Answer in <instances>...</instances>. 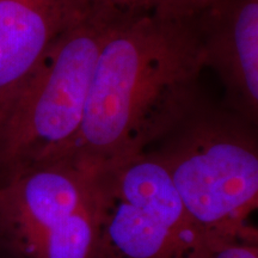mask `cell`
<instances>
[{
	"label": "cell",
	"mask_w": 258,
	"mask_h": 258,
	"mask_svg": "<svg viewBox=\"0 0 258 258\" xmlns=\"http://www.w3.org/2000/svg\"><path fill=\"white\" fill-rule=\"evenodd\" d=\"M194 17L134 9L103 46L67 156L98 166L144 150L201 96Z\"/></svg>",
	"instance_id": "6da1fadb"
},
{
	"label": "cell",
	"mask_w": 258,
	"mask_h": 258,
	"mask_svg": "<svg viewBox=\"0 0 258 258\" xmlns=\"http://www.w3.org/2000/svg\"><path fill=\"white\" fill-rule=\"evenodd\" d=\"M0 233L22 258H96L95 167L64 156L9 177L0 183Z\"/></svg>",
	"instance_id": "277c9868"
},
{
	"label": "cell",
	"mask_w": 258,
	"mask_h": 258,
	"mask_svg": "<svg viewBox=\"0 0 258 258\" xmlns=\"http://www.w3.org/2000/svg\"><path fill=\"white\" fill-rule=\"evenodd\" d=\"M129 4L177 18L194 17L209 0H125Z\"/></svg>",
	"instance_id": "30bf717a"
},
{
	"label": "cell",
	"mask_w": 258,
	"mask_h": 258,
	"mask_svg": "<svg viewBox=\"0 0 258 258\" xmlns=\"http://www.w3.org/2000/svg\"><path fill=\"white\" fill-rule=\"evenodd\" d=\"M0 258H22L12 244L0 233Z\"/></svg>",
	"instance_id": "8fae6325"
},
{
	"label": "cell",
	"mask_w": 258,
	"mask_h": 258,
	"mask_svg": "<svg viewBox=\"0 0 258 258\" xmlns=\"http://www.w3.org/2000/svg\"><path fill=\"white\" fill-rule=\"evenodd\" d=\"M194 25L203 66L224 85V105L257 124L258 0H209Z\"/></svg>",
	"instance_id": "5b68a950"
},
{
	"label": "cell",
	"mask_w": 258,
	"mask_h": 258,
	"mask_svg": "<svg viewBox=\"0 0 258 258\" xmlns=\"http://www.w3.org/2000/svg\"><path fill=\"white\" fill-rule=\"evenodd\" d=\"M191 258H258L256 232L209 240Z\"/></svg>",
	"instance_id": "9c48e42d"
},
{
	"label": "cell",
	"mask_w": 258,
	"mask_h": 258,
	"mask_svg": "<svg viewBox=\"0 0 258 258\" xmlns=\"http://www.w3.org/2000/svg\"><path fill=\"white\" fill-rule=\"evenodd\" d=\"M144 150L166 167L186 211L211 239L253 233L256 124L202 95Z\"/></svg>",
	"instance_id": "3957f363"
},
{
	"label": "cell",
	"mask_w": 258,
	"mask_h": 258,
	"mask_svg": "<svg viewBox=\"0 0 258 258\" xmlns=\"http://www.w3.org/2000/svg\"><path fill=\"white\" fill-rule=\"evenodd\" d=\"M95 170L106 189L147 212L186 246L199 250L212 240L186 211L166 167L152 152L137 151Z\"/></svg>",
	"instance_id": "52a82bcc"
},
{
	"label": "cell",
	"mask_w": 258,
	"mask_h": 258,
	"mask_svg": "<svg viewBox=\"0 0 258 258\" xmlns=\"http://www.w3.org/2000/svg\"><path fill=\"white\" fill-rule=\"evenodd\" d=\"M99 239L96 258H191L199 250L182 243L145 212L97 179Z\"/></svg>",
	"instance_id": "ba28073f"
},
{
	"label": "cell",
	"mask_w": 258,
	"mask_h": 258,
	"mask_svg": "<svg viewBox=\"0 0 258 258\" xmlns=\"http://www.w3.org/2000/svg\"><path fill=\"white\" fill-rule=\"evenodd\" d=\"M134 9L141 8L124 0H97L0 109V183L31 164L70 153L102 48Z\"/></svg>",
	"instance_id": "7a4b0ae2"
},
{
	"label": "cell",
	"mask_w": 258,
	"mask_h": 258,
	"mask_svg": "<svg viewBox=\"0 0 258 258\" xmlns=\"http://www.w3.org/2000/svg\"><path fill=\"white\" fill-rule=\"evenodd\" d=\"M97 0H0V109Z\"/></svg>",
	"instance_id": "8992f818"
}]
</instances>
